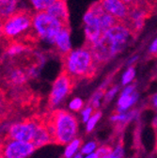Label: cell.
Segmentation results:
<instances>
[{"instance_id": "38", "label": "cell", "mask_w": 157, "mask_h": 158, "mask_svg": "<svg viewBox=\"0 0 157 158\" xmlns=\"http://www.w3.org/2000/svg\"><path fill=\"white\" fill-rule=\"evenodd\" d=\"M0 158H2V143L0 142Z\"/></svg>"}, {"instance_id": "31", "label": "cell", "mask_w": 157, "mask_h": 158, "mask_svg": "<svg viewBox=\"0 0 157 158\" xmlns=\"http://www.w3.org/2000/svg\"><path fill=\"white\" fill-rule=\"evenodd\" d=\"M92 110H93V107H91V106H89V107H87L86 109L83 110L82 116H83V121L85 123H88L89 122V120L90 118V115H91Z\"/></svg>"}, {"instance_id": "13", "label": "cell", "mask_w": 157, "mask_h": 158, "mask_svg": "<svg viewBox=\"0 0 157 158\" xmlns=\"http://www.w3.org/2000/svg\"><path fill=\"white\" fill-rule=\"evenodd\" d=\"M22 8V0H0V22H3Z\"/></svg>"}, {"instance_id": "10", "label": "cell", "mask_w": 157, "mask_h": 158, "mask_svg": "<svg viewBox=\"0 0 157 158\" xmlns=\"http://www.w3.org/2000/svg\"><path fill=\"white\" fill-rule=\"evenodd\" d=\"M149 8L150 7L138 4H134L133 6H130L129 14L125 22H127L126 25L130 27L134 34L142 29L145 19L149 14Z\"/></svg>"}, {"instance_id": "16", "label": "cell", "mask_w": 157, "mask_h": 158, "mask_svg": "<svg viewBox=\"0 0 157 158\" xmlns=\"http://www.w3.org/2000/svg\"><path fill=\"white\" fill-rule=\"evenodd\" d=\"M8 78L10 83H12L15 86H20L27 82L28 75L26 71H24L21 68L14 67L10 70L8 73Z\"/></svg>"}, {"instance_id": "26", "label": "cell", "mask_w": 157, "mask_h": 158, "mask_svg": "<svg viewBox=\"0 0 157 158\" xmlns=\"http://www.w3.org/2000/svg\"><path fill=\"white\" fill-rule=\"evenodd\" d=\"M123 155H124L123 146H122V143H121L115 148L114 151H112L109 158H123Z\"/></svg>"}, {"instance_id": "21", "label": "cell", "mask_w": 157, "mask_h": 158, "mask_svg": "<svg viewBox=\"0 0 157 158\" xmlns=\"http://www.w3.org/2000/svg\"><path fill=\"white\" fill-rule=\"evenodd\" d=\"M80 144H81L80 139H73L72 141H71L65 150L64 157L65 158H72L73 156V154L76 152V151L78 150V148L80 147Z\"/></svg>"}, {"instance_id": "29", "label": "cell", "mask_w": 157, "mask_h": 158, "mask_svg": "<svg viewBox=\"0 0 157 158\" xmlns=\"http://www.w3.org/2000/svg\"><path fill=\"white\" fill-rule=\"evenodd\" d=\"M96 149V143L95 142H89L86 144L82 149V154H89L92 153V152Z\"/></svg>"}, {"instance_id": "20", "label": "cell", "mask_w": 157, "mask_h": 158, "mask_svg": "<svg viewBox=\"0 0 157 158\" xmlns=\"http://www.w3.org/2000/svg\"><path fill=\"white\" fill-rule=\"evenodd\" d=\"M137 100V94H132L129 96H121L119 102H118V111L119 113H122L126 111L135 101Z\"/></svg>"}, {"instance_id": "35", "label": "cell", "mask_w": 157, "mask_h": 158, "mask_svg": "<svg viewBox=\"0 0 157 158\" xmlns=\"http://www.w3.org/2000/svg\"><path fill=\"white\" fill-rule=\"evenodd\" d=\"M122 1L129 6H133L134 4H135V0H122Z\"/></svg>"}, {"instance_id": "27", "label": "cell", "mask_w": 157, "mask_h": 158, "mask_svg": "<svg viewBox=\"0 0 157 158\" xmlns=\"http://www.w3.org/2000/svg\"><path fill=\"white\" fill-rule=\"evenodd\" d=\"M111 152H112V150L108 146H103L100 149H98L97 151V154L99 156V158H109Z\"/></svg>"}, {"instance_id": "41", "label": "cell", "mask_w": 157, "mask_h": 158, "mask_svg": "<svg viewBox=\"0 0 157 158\" xmlns=\"http://www.w3.org/2000/svg\"><path fill=\"white\" fill-rule=\"evenodd\" d=\"M0 33H1V22H0Z\"/></svg>"}, {"instance_id": "2", "label": "cell", "mask_w": 157, "mask_h": 158, "mask_svg": "<svg viewBox=\"0 0 157 158\" xmlns=\"http://www.w3.org/2000/svg\"><path fill=\"white\" fill-rule=\"evenodd\" d=\"M53 142L67 144L74 139L77 133V122L73 115L65 110H55L45 120Z\"/></svg>"}, {"instance_id": "25", "label": "cell", "mask_w": 157, "mask_h": 158, "mask_svg": "<svg viewBox=\"0 0 157 158\" xmlns=\"http://www.w3.org/2000/svg\"><path fill=\"white\" fill-rule=\"evenodd\" d=\"M105 95V90L102 89L100 90H98L92 97L91 99V105L93 106V108H97L98 106H99L100 105V100H101V98Z\"/></svg>"}, {"instance_id": "17", "label": "cell", "mask_w": 157, "mask_h": 158, "mask_svg": "<svg viewBox=\"0 0 157 158\" xmlns=\"http://www.w3.org/2000/svg\"><path fill=\"white\" fill-rule=\"evenodd\" d=\"M27 51V47L25 44H23L20 42H14L7 47L5 51V55L10 58H14L24 55Z\"/></svg>"}, {"instance_id": "14", "label": "cell", "mask_w": 157, "mask_h": 158, "mask_svg": "<svg viewBox=\"0 0 157 158\" xmlns=\"http://www.w3.org/2000/svg\"><path fill=\"white\" fill-rule=\"evenodd\" d=\"M56 50L60 52L63 56L72 51V43H71V34L70 29L66 26L56 36L54 43Z\"/></svg>"}, {"instance_id": "23", "label": "cell", "mask_w": 157, "mask_h": 158, "mask_svg": "<svg viewBox=\"0 0 157 158\" xmlns=\"http://www.w3.org/2000/svg\"><path fill=\"white\" fill-rule=\"evenodd\" d=\"M102 113L101 112H96L92 117H90V118L89 120V122L87 123V132H90L93 130L95 124L97 123V122L99 121V118H101Z\"/></svg>"}, {"instance_id": "40", "label": "cell", "mask_w": 157, "mask_h": 158, "mask_svg": "<svg viewBox=\"0 0 157 158\" xmlns=\"http://www.w3.org/2000/svg\"><path fill=\"white\" fill-rule=\"evenodd\" d=\"M153 125H154L155 127H157V117L154 118V121H153Z\"/></svg>"}, {"instance_id": "4", "label": "cell", "mask_w": 157, "mask_h": 158, "mask_svg": "<svg viewBox=\"0 0 157 158\" xmlns=\"http://www.w3.org/2000/svg\"><path fill=\"white\" fill-rule=\"evenodd\" d=\"M64 27L66 25L47 11H39L32 15V35L48 44H54L56 36Z\"/></svg>"}, {"instance_id": "5", "label": "cell", "mask_w": 157, "mask_h": 158, "mask_svg": "<svg viewBox=\"0 0 157 158\" xmlns=\"http://www.w3.org/2000/svg\"><path fill=\"white\" fill-rule=\"evenodd\" d=\"M1 34L8 40H18L32 34V16L27 10H20L1 23Z\"/></svg>"}, {"instance_id": "24", "label": "cell", "mask_w": 157, "mask_h": 158, "mask_svg": "<svg viewBox=\"0 0 157 158\" xmlns=\"http://www.w3.org/2000/svg\"><path fill=\"white\" fill-rule=\"evenodd\" d=\"M134 113V112H131L129 114H116L111 117V120L113 122H127L131 120Z\"/></svg>"}, {"instance_id": "33", "label": "cell", "mask_w": 157, "mask_h": 158, "mask_svg": "<svg viewBox=\"0 0 157 158\" xmlns=\"http://www.w3.org/2000/svg\"><path fill=\"white\" fill-rule=\"evenodd\" d=\"M134 86H133V85L127 86L123 89V91L122 93V96H129V95H132L133 92H134Z\"/></svg>"}, {"instance_id": "36", "label": "cell", "mask_w": 157, "mask_h": 158, "mask_svg": "<svg viewBox=\"0 0 157 158\" xmlns=\"http://www.w3.org/2000/svg\"><path fill=\"white\" fill-rule=\"evenodd\" d=\"M86 158H99V156H98L97 152H96V153H93V152H92V153L88 154Z\"/></svg>"}, {"instance_id": "9", "label": "cell", "mask_w": 157, "mask_h": 158, "mask_svg": "<svg viewBox=\"0 0 157 158\" xmlns=\"http://www.w3.org/2000/svg\"><path fill=\"white\" fill-rule=\"evenodd\" d=\"M39 122L40 120H29L11 124L8 131V138L31 142Z\"/></svg>"}, {"instance_id": "39", "label": "cell", "mask_w": 157, "mask_h": 158, "mask_svg": "<svg viewBox=\"0 0 157 158\" xmlns=\"http://www.w3.org/2000/svg\"><path fill=\"white\" fill-rule=\"evenodd\" d=\"M74 158H83V156H82V153H79V154H76V155L74 156Z\"/></svg>"}, {"instance_id": "30", "label": "cell", "mask_w": 157, "mask_h": 158, "mask_svg": "<svg viewBox=\"0 0 157 158\" xmlns=\"http://www.w3.org/2000/svg\"><path fill=\"white\" fill-rule=\"evenodd\" d=\"M118 89H119V88H118V87L116 86V87L112 88L110 90H108V91L105 93V104L108 103V102L111 100V99L115 96V94L117 93Z\"/></svg>"}, {"instance_id": "37", "label": "cell", "mask_w": 157, "mask_h": 158, "mask_svg": "<svg viewBox=\"0 0 157 158\" xmlns=\"http://www.w3.org/2000/svg\"><path fill=\"white\" fill-rule=\"evenodd\" d=\"M152 103H153L154 106L157 107V94H155V95L153 96V98H152Z\"/></svg>"}, {"instance_id": "8", "label": "cell", "mask_w": 157, "mask_h": 158, "mask_svg": "<svg viewBox=\"0 0 157 158\" xmlns=\"http://www.w3.org/2000/svg\"><path fill=\"white\" fill-rule=\"evenodd\" d=\"M35 150L36 147L32 142L8 138L2 143V158H27Z\"/></svg>"}, {"instance_id": "7", "label": "cell", "mask_w": 157, "mask_h": 158, "mask_svg": "<svg viewBox=\"0 0 157 158\" xmlns=\"http://www.w3.org/2000/svg\"><path fill=\"white\" fill-rule=\"evenodd\" d=\"M74 84V79L63 71L54 81L49 95L48 105L51 108L60 105L63 99L71 92Z\"/></svg>"}, {"instance_id": "19", "label": "cell", "mask_w": 157, "mask_h": 158, "mask_svg": "<svg viewBox=\"0 0 157 158\" xmlns=\"http://www.w3.org/2000/svg\"><path fill=\"white\" fill-rule=\"evenodd\" d=\"M36 12L46 11L57 0H27Z\"/></svg>"}, {"instance_id": "28", "label": "cell", "mask_w": 157, "mask_h": 158, "mask_svg": "<svg viewBox=\"0 0 157 158\" xmlns=\"http://www.w3.org/2000/svg\"><path fill=\"white\" fill-rule=\"evenodd\" d=\"M83 106V101L79 98H75L70 103L69 107L72 110V111H79Z\"/></svg>"}, {"instance_id": "6", "label": "cell", "mask_w": 157, "mask_h": 158, "mask_svg": "<svg viewBox=\"0 0 157 158\" xmlns=\"http://www.w3.org/2000/svg\"><path fill=\"white\" fill-rule=\"evenodd\" d=\"M104 10H105L101 6L100 2L94 3L92 6L89 7L83 17L85 36L88 44L87 46L89 47H91L92 45L97 44L104 35L100 24V15Z\"/></svg>"}, {"instance_id": "18", "label": "cell", "mask_w": 157, "mask_h": 158, "mask_svg": "<svg viewBox=\"0 0 157 158\" xmlns=\"http://www.w3.org/2000/svg\"><path fill=\"white\" fill-rule=\"evenodd\" d=\"M119 21L111 14L107 13L106 11H103L100 15V24H101V28L103 32H106L109 28H111L113 26H115Z\"/></svg>"}, {"instance_id": "22", "label": "cell", "mask_w": 157, "mask_h": 158, "mask_svg": "<svg viewBox=\"0 0 157 158\" xmlns=\"http://www.w3.org/2000/svg\"><path fill=\"white\" fill-rule=\"evenodd\" d=\"M134 75H135V71L133 67H130L127 71H125V73H123L122 75V82L123 85H127L129 84L130 82L133 81V79L134 78Z\"/></svg>"}, {"instance_id": "15", "label": "cell", "mask_w": 157, "mask_h": 158, "mask_svg": "<svg viewBox=\"0 0 157 158\" xmlns=\"http://www.w3.org/2000/svg\"><path fill=\"white\" fill-rule=\"evenodd\" d=\"M46 11L56 19L60 20L64 25L66 26L68 25L69 13H68V9L65 0H57Z\"/></svg>"}, {"instance_id": "12", "label": "cell", "mask_w": 157, "mask_h": 158, "mask_svg": "<svg viewBox=\"0 0 157 158\" xmlns=\"http://www.w3.org/2000/svg\"><path fill=\"white\" fill-rule=\"evenodd\" d=\"M31 142L36 147V149L41 148L44 145H47V144L53 142V138L49 133V130L47 128L45 121L39 122Z\"/></svg>"}, {"instance_id": "3", "label": "cell", "mask_w": 157, "mask_h": 158, "mask_svg": "<svg viewBox=\"0 0 157 158\" xmlns=\"http://www.w3.org/2000/svg\"><path fill=\"white\" fill-rule=\"evenodd\" d=\"M63 71L73 79L89 77L97 68V63L89 46L72 50L63 56Z\"/></svg>"}, {"instance_id": "32", "label": "cell", "mask_w": 157, "mask_h": 158, "mask_svg": "<svg viewBox=\"0 0 157 158\" xmlns=\"http://www.w3.org/2000/svg\"><path fill=\"white\" fill-rule=\"evenodd\" d=\"M149 52L151 55L157 56V38L155 40H153V42L151 44L150 48H149Z\"/></svg>"}, {"instance_id": "34", "label": "cell", "mask_w": 157, "mask_h": 158, "mask_svg": "<svg viewBox=\"0 0 157 158\" xmlns=\"http://www.w3.org/2000/svg\"><path fill=\"white\" fill-rule=\"evenodd\" d=\"M152 1H153V0H135V4L150 7L151 3Z\"/></svg>"}, {"instance_id": "1", "label": "cell", "mask_w": 157, "mask_h": 158, "mask_svg": "<svg viewBox=\"0 0 157 158\" xmlns=\"http://www.w3.org/2000/svg\"><path fill=\"white\" fill-rule=\"evenodd\" d=\"M133 35L130 27L122 22L117 23L109 28L99 42L89 47L96 63H104L122 52Z\"/></svg>"}, {"instance_id": "11", "label": "cell", "mask_w": 157, "mask_h": 158, "mask_svg": "<svg viewBox=\"0 0 157 158\" xmlns=\"http://www.w3.org/2000/svg\"><path fill=\"white\" fill-rule=\"evenodd\" d=\"M100 4L107 13L114 16L119 22L124 23L130 10V6L122 0H100Z\"/></svg>"}]
</instances>
